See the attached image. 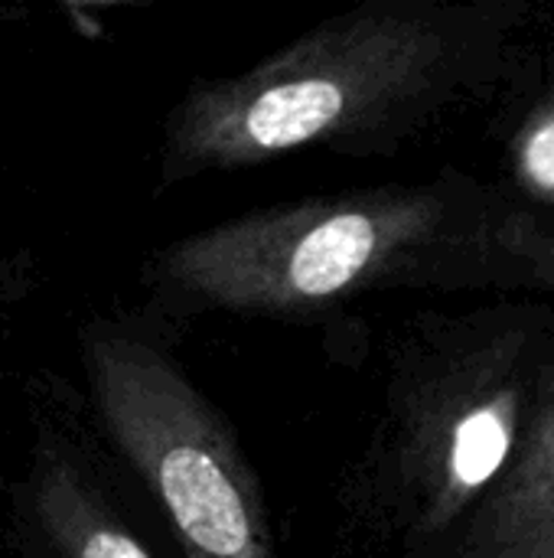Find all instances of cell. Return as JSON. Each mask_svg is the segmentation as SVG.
<instances>
[{"label": "cell", "instance_id": "obj_1", "mask_svg": "<svg viewBox=\"0 0 554 558\" xmlns=\"http://www.w3.org/2000/svg\"><path fill=\"white\" fill-rule=\"evenodd\" d=\"M509 10L362 3L261 59L193 85L163 134L160 180L268 163L307 147L372 150L500 75Z\"/></svg>", "mask_w": 554, "mask_h": 558}, {"label": "cell", "instance_id": "obj_2", "mask_svg": "<svg viewBox=\"0 0 554 558\" xmlns=\"http://www.w3.org/2000/svg\"><path fill=\"white\" fill-rule=\"evenodd\" d=\"M490 196L470 180L379 186L264 206L183 235L150 262L180 311L313 320L392 288L519 275Z\"/></svg>", "mask_w": 554, "mask_h": 558}, {"label": "cell", "instance_id": "obj_3", "mask_svg": "<svg viewBox=\"0 0 554 558\" xmlns=\"http://www.w3.org/2000/svg\"><path fill=\"white\" fill-rule=\"evenodd\" d=\"M549 363L526 317H477L428 337L392 386L349 504L415 539L473 517L519 451Z\"/></svg>", "mask_w": 554, "mask_h": 558}, {"label": "cell", "instance_id": "obj_4", "mask_svg": "<svg viewBox=\"0 0 554 558\" xmlns=\"http://www.w3.org/2000/svg\"><path fill=\"white\" fill-rule=\"evenodd\" d=\"M98 422L167 517L186 558H278L258 477L232 428L144 333L98 320L82 333Z\"/></svg>", "mask_w": 554, "mask_h": 558}, {"label": "cell", "instance_id": "obj_5", "mask_svg": "<svg viewBox=\"0 0 554 558\" xmlns=\"http://www.w3.org/2000/svg\"><path fill=\"white\" fill-rule=\"evenodd\" d=\"M20 504L39 558H153L98 477L56 435L36 441Z\"/></svg>", "mask_w": 554, "mask_h": 558}, {"label": "cell", "instance_id": "obj_6", "mask_svg": "<svg viewBox=\"0 0 554 558\" xmlns=\"http://www.w3.org/2000/svg\"><path fill=\"white\" fill-rule=\"evenodd\" d=\"M464 549L467 558H554V363L509 471L470 517Z\"/></svg>", "mask_w": 554, "mask_h": 558}, {"label": "cell", "instance_id": "obj_7", "mask_svg": "<svg viewBox=\"0 0 554 558\" xmlns=\"http://www.w3.org/2000/svg\"><path fill=\"white\" fill-rule=\"evenodd\" d=\"M509 173L532 203L554 209V88L516 128L509 141Z\"/></svg>", "mask_w": 554, "mask_h": 558}, {"label": "cell", "instance_id": "obj_8", "mask_svg": "<svg viewBox=\"0 0 554 558\" xmlns=\"http://www.w3.org/2000/svg\"><path fill=\"white\" fill-rule=\"evenodd\" d=\"M500 245L526 281L554 288V226L526 209H506L500 222Z\"/></svg>", "mask_w": 554, "mask_h": 558}]
</instances>
